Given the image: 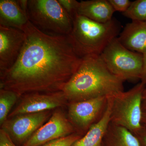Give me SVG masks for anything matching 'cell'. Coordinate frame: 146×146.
<instances>
[{"label": "cell", "instance_id": "obj_1", "mask_svg": "<svg viewBox=\"0 0 146 146\" xmlns=\"http://www.w3.org/2000/svg\"><path fill=\"white\" fill-rule=\"evenodd\" d=\"M25 40L13 66L2 76L1 87L17 93L62 90L81 63L67 36L43 32L29 21Z\"/></svg>", "mask_w": 146, "mask_h": 146}, {"label": "cell", "instance_id": "obj_2", "mask_svg": "<svg viewBox=\"0 0 146 146\" xmlns=\"http://www.w3.org/2000/svg\"><path fill=\"white\" fill-rule=\"evenodd\" d=\"M124 82L109 70L100 56H88L82 58L62 91L65 98L73 102L113 97L124 91Z\"/></svg>", "mask_w": 146, "mask_h": 146}, {"label": "cell", "instance_id": "obj_3", "mask_svg": "<svg viewBox=\"0 0 146 146\" xmlns=\"http://www.w3.org/2000/svg\"><path fill=\"white\" fill-rule=\"evenodd\" d=\"M72 28L67 35L68 41L80 57L100 56L121 31L119 22L113 19L104 23H98L76 14L72 18Z\"/></svg>", "mask_w": 146, "mask_h": 146}, {"label": "cell", "instance_id": "obj_4", "mask_svg": "<svg viewBox=\"0 0 146 146\" xmlns=\"http://www.w3.org/2000/svg\"><path fill=\"white\" fill-rule=\"evenodd\" d=\"M26 12L29 21L45 33L67 36L72 28V18L58 0H28Z\"/></svg>", "mask_w": 146, "mask_h": 146}, {"label": "cell", "instance_id": "obj_5", "mask_svg": "<svg viewBox=\"0 0 146 146\" xmlns=\"http://www.w3.org/2000/svg\"><path fill=\"white\" fill-rule=\"evenodd\" d=\"M146 85L137 84L112 97L111 123L126 128L135 135L142 127L143 93Z\"/></svg>", "mask_w": 146, "mask_h": 146}, {"label": "cell", "instance_id": "obj_6", "mask_svg": "<svg viewBox=\"0 0 146 146\" xmlns=\"http://www.w3.org/2000/svg\"><path fill=\"white\" fill-rule=\"evenodd\" d=\"M100 56L109 70L124 81L140 80L143 54L126 48L118 37L111 41Z\"/></svg>", "mask_w": 146, "mask_h": 146}, {"label": "cell", "instance_id": "obj_7", "mask_svg": "<svg viewBox=\"0 0 146 146\" xmlns=\"http://www.w3.org/2000/svg\"><path fill=\"white\" fill-rule=\"evenodd\" d=\"M108 98L99 97L73 102L69 107V117L73 123L82 130H89L101 119L107 107Z\"/></svg>", "mask_w": 146, "mask_h": 146}, {"label": "cell", "instance_id": "obj_8", "mask_svg": "<svg viewBox=\"0 0 146 146\" xmlns=\"http://www.w3.org/2000/svg\"><path fill=\"white\" fill-rule=\"evenodd\" d=\"M25 38V33L21 30L0 26V70L2 76L16 62Z\"/></svg>", "mask_w": 146, "mask_h": 146}, {"label": "cell", "instance_id": "obj_9", "mask_svg": "<svg viewBox=\"0 0 146 146\" xmlns=\"http://www.w3.org/2000/svg\"><path fill=\"white\" fill-rule=\"evenodd\" d=\"M74 127L60 112L54 113L50 120L28 139L24 146H40L50 141L71 135Z\"/></svg>", "mask_w": 146, "mask_h": 146}, {"label": "cell", "instance_id": "obj_10", "mask_svg": "<svg viewBox=\"0 0 146 146\" xmlns=\"http://www.w3.org/2000/svg\"><path fill=\"white\" fill-rule=\"evenodd\" d=\"M47 117L44 112L19 115L8 123L5 131L16 141L22 142L41 127Z\"/></svg>", "mask_w": 146, "mask_h": 146}, {"label": "cell", "instance_id": "obj_11", "mask_svg": "<svg viewBox=\"0 0 146 146\" xmlns=\"http://www.w3.org/2000/svg\"><path fill=\"white\" fill-rule=\"evenodd\" d=\"M65 95L60 93L47 95H34L27 97L16 108L11 115L16 116L43 112L60 106Z\"/></svg>", "mask_w": 146, "mask_h": 146}, {"label": "cell", "instance_id": "obj_12", "mask_svg": "<svg viewBox=\"0 0 146 146\" xmlns=\"http://www.w3.org/2000/svg\"><path fill=\"white\" fill-rule=\"evenodd\" d=\"M118 38L128 49L143 54L146 51V21H132Z\"/></svg>", "mask_w": 146, "mask_h": 146}, {"label": "cell", "instance_id": "obj_13", "mask_svg": "<svg viewBox=\"0 0 146 146\" xmlns=\"http://www.w3.org/2000/svg\"><path fill=\"white\" fill-rule=\"evenodd\" d=\"M29 21L20 1H0V26L23 31Z\"/></svg>", "mask_w": 146, "mask_h": 146}, {"label": "cell", "instance_id": "obj_14", "mask_svg": "<svg viewBox=\"0 0 146 146\" xmlns=\"http://www.w3.org/2000/svg\"><path fill=\"white\" fill-rule=\"evenodd\" d=\"M108 0H89L78 2L77 14L98 23L111 21L115 12Z\"/></svg>", "mask_w": 146, "mask_h": 146}, {"label": "cell", "instance_id": "obj_15", "mask_svg": "<svg viewBox=\"0 0 146 146\" xmlns=\"http://www.w3.org/2000/svg\"><path fill=\"white\" fill-rule=\"evenodd\" d=\"M112 98H108L107 107L101 119L91 126L85 136L79 139L72 146H101L111 122Z\"/></svg>", "mask_w": 146, "mask_h": 146}, {"label": "cell", "instance_id": "obj_16", "mask_svg": "<svg viewBox=\"0 0 146 146\" xmlns=\"http://www.w3.org/2000/svg\"><path fill=\"white\" fill-rule=\"evenodd\" d=\"M108 146H141L137 137L125 128L110 122L105 136Z\"/></svg>", "mask_w": 146, "mask_h": 146}, {"label": "cell", "instance_id": "obj_17", "mask_svg": "<svg viewBox=\"0 0 146 146\" xmlns=\"http://www.w3.org/2000/svg\"><path fill=\"white\" fill-rule=\"evenodd\" d=\"M17 94L12 90L2 89L0 95V123L2 124L6 119L9 112L16 102Z\"/></svg>", "mask_w": 146, "mask_h": 146}, {"label": "cell", "instance_id": "obj_18", "mask_svg": "<svg viewBox=\"0 0 146 146\" xmlns=\"http://www.w3.org/2000/svg\"><path fill=\"white\" fill-rule=\"evenodd\" d=\"M123 14L132 21H146V0L131 2L127 10Z\"/></svg>", "mask_w": 146, "mask_h": 146}, {"label": "cell", "instance_id": "obj_19", "mask_svg": "<svg viewBox=\"0 0 146 146\" xmlns=\"http://www.w3.org/2000/svg\"><path fill=\"white\" fill-rule=\"evenodd\" d=\"M80 138V137L78 135L72 134L50 141L40 146H72Z\"/></svg>", "mask_w": 146, "mask_h": 146}, {"label": "cell", "instance_id": "obj_20", "mask_svg": "<svg viewBox=\"0 0 146 146\" xmlns=\"http://www.w3.org/2000/svg\"><path fill=\"white\" fill-rule=\"evenodd\" d=\"M58 1L71 18L76 14L78 1L75 0H58Z\"/></svg>", "mask_w": 146, "mask_h": 146}, {"label": "cell", "instance_id": "obj_21", "mask_svg": "<svg viewBox=\"0 0 146 146\" xmlns=\"http://www.w3.org/2000/svg\"><path fill=\"white\" fill-rule=\"evenodd\" d=\"M115 11L125 12L130 6L131 2L129 0H108Z\"/></svg>", "mask_w": 146, "mask_h": 146}, {"label": "cell", "instance_id": "obj_22", "mask_svg": "<svg viewBox=\"0 0 146 146\" xmlns=\"http://www.w3.org/2000/svg\"><path fill=\"white\" fill-rule=\"evenodd\" d=\"M0 146H16L11 141L9 134L3 129L0 131Z\"/></svg>", "mask_w": 146, "mask_h": 146}, {"label": "cell", "instance_id": "obj_23", "mask_svg": "<svg viewBox=\"0 0 146 146\" xmlns=\"http://www.w3.org/2000/svg\"><path fill=\"white\" fill-rule=\"evenodd\" d=\"M135 135L139 140L141 146H146V125L143 124L142 127Z\"/></svg>", "mask_w": 146, "mask_h": 146}, {"label": "cell", "instance_id": "obj_24", "mask_svg": "<svg viewBox=\"0 0 146 146\" xmlns=\"http://www.w3.org/2000/svg\"><path fill=\"white\" fill-rule=\"evenodd\" d=\"M143 67L140 80L141 82L146 85V51L143 54Z\"/></svg>", "mask_w": 146, "mask_h": 146}, {"label": "cell", "instance_id": "obj_25", "mask_svg": "<svg viewBox=\"0 0 146 146\" xmlns=\"http://www.w3.org/2000/svg\"><path fill=\"white\" fill-rule=\"evenodd\" d=\"M142 109H143V112L146 111V86L143 93Z\"/></svg>", "mask_w": 146, "mask_h": 146}, {"label": "cell", "instance_id": "obj_26", "mask_svg": "<svg viewBox=\"0 0 146 146\" xmlns=\"http://www.w3.org/2000/svg\"><path fill=\"white\" fill-rule=\"evenodd\" d=\"M142 123L146 125V111H143L142 117Z\"/></svg>", "mask_w": 146, "mask_h": 146}]
</instances>
